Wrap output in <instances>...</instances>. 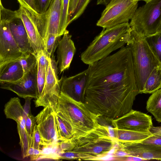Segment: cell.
<instances>
[{
  "label": "cell",
  "instance_id": "6da1fadb",
  "mask_svg": "<svg viewBox=\"0 0 161 161\" xmlns=\"http://www.w3.org/2000/svg\"><path fill=\"white\" fill-rule=\"evenodd\" d=\"M87 69L82 102L91 112L111 122L132 109L139 91L129 47L124 46Z\"/></svg>",
  "mask_w": 161,
  "mask_h": 161
},
{
  "label": "cell",
  "instance_id": "7a4b0ae2",
  "mask_svg": "<svg viewBox=\"0 0 161 161\" xmlns=\"http://www.w3.org/2000/svg\"><path fill=\"white\" fill-rule=\"evenodd\" d=\"M131 31L128 22L103 28L81 53V60L89 65L108 56L128 43Z\"/></svg>",
  "mask_w": 161,
  "mask_h": 161
},
{
  "label": "cell",
  "instance_id": "3957f363",
  "mask_svg": "<svg viewBox=\"0 0 161 161\" xmlns=\"http://www.w3.org/2000/svg\"><path fill=\"white\" fill-rule=\"evenodd\" d=\"M56 112L69 124L73 132L74 139L86 136L100 125L99 116L91 112L82 102L61 93L58 100Z\"/></svg>",
  "mask_w": 161,
  "mask_h": 161
},
{
  "label": "cell",
  "instance_id": "277c9868",
  "mask_svg": "<svg viewBox=\"0 0 161 161\" xmlns=\"http://www.w3.org/2000/svg\"><path fill=\"white\" fill-rule=\"evenodd\" d=\"M74 140L75 147L71 151L75 153L76 160H99L113 150L117 144L108 127L101 125L91 133Z\"/></svg>",
  "mask_w": 161,
  "mask_h": 161
},
{
  "label": "cell",
  "instance_id": "5b68a950",
  "mask_svg": "<svg viewBox=\"0 0 161 161\" xmlns=\"http://www.w3.org/2000/svg\"><path fill=\"white\" fill-rule=\"evenodd\" d=\"M127 46L131 51L139 93H142L148 77L155 67L161 66L160 63L145 38L140 36L131 29Z\"/></svg>",
  "mask_w": 161,
  "mask_h": 161
},
{
  "label": "cell",
  "instance_id": "8992f818",
  "mask_svg": "<svg viewBox=\"0 0 161 161\" xmlns=\"http://www.w3.org/2000/svg\"><path fill=\"white\" fill-rule=\"evenodd\" d=\"M161 20V0H151L136 9L129 23L131 29L145 38L158 32Z\"/></svg>",
  "mask_w": 161,
  "mask_h": 161
},
{
  "label": "cell",
  "instance_id": "52a82bcc",
  "mask_svg": "<svg viewBox=\"0 0 161 161\" xmlns=\"http://www.w3.org/2000/svg\"><path fill=\"white\" fill-rule=\"evenodd\" d=\"M138 2L132 0H111L102 12L97 25L107 28L128 22L135 13Z\"/></svg>",
  "mask_w": 161,
  "mask_h": 161
},
{
  "label": "cell",
  "instance_id": "ba28073f",
  "mask_svg": "<svg viewBox=\"0 0 161 161\" xmlns=\"http://www.w3.org/2000/svg\"><path fill=\"white\" fill-rule=\"evenodd\" d=\"M57 64L54 56L48 58V64L43 90L39 97L34 100L36 107H49L55 112H56L58 100L60 93Z\"/></svg>",
  "mask_w": 161,
  "mask_h": 161
},
{
  "label": "cell",
  "instance_id": "9c48e42d",
  "mask_svg": "<svg viewBox=\"0 0 161 161\" xmlns=\"http://www.w3.org/2000/svg\"><path fill=\"white\" fill-rule=\"evenodd\" d=\"M112 154L114 160H122L125 157H136L148 160H161V146L140 142L117 141Z\"/></svg>",
  "mask_w": 161,
  "mask_h": 161
},
{
  "label": "cell",
  "instance_id": "30bf717a",
  "mask_svg": "<svg viewBox=\"0 0 161 161\" xmlns=\"http://www.w3.org/2000/svg\"><path fill=\"white\" fill-rule=\"evenodd\" d=\"M61 14V0H52L44 13L39 14L36 17L33 15L45 45L47 36L49 34L60 37L59 33Z\"/></svg>",
  "mask_w": 161,
  "mask_h": 161
},
{
  "label": "cell",
  "instance_id": "8fae6325",
  "mask_svg": "<svg viewBox=\"0 0 161 161\" xmlns=\"http://www.w3.org/2000/svg\"><path fill=\"white\" fill-rule=\"evenodd\" d=\"M10 19L9 16L0 14V65L19 59L22 55L10 30Z\"/></svg>",
  "mask_w": 161,
  "mask_h": 161
},
{
  "label": "cell",
  "instance_id": "7c38bea8",
  "mask_svg": "<svg viewBox=\"0 0 161 161\" xmlns=\"http://www.w3.org/2000/svg\"><path fill=\"white\" fill-rule=\"evenodd\" d=\"M55 113L51 108L47 107L36 116L41 137V145L44 147L53 145L58 141Z\"/></svg>",
  "mask_w": 161,
  "mask_h": 161
},
{
  "label": "cell",
  "instance_id": "4fadbf2b",
  "mask_svg": "<svg viewBox=\"0 0 161 161\" xmlns=\"http://www.w3.org/2000/svg\"><path fill=\"white\" fill-rule=\"evenodd\" d=\"M111 123L113 128L144 132L153 126L151 116L132 109Z\"/></svg>",
  "mask_w": 161,
  "mask_h": 161
},
{
  "label": "cell",
  "instance_id": "5bb4252c",
  "mask_svg": "<svg viewBox=\"0 0 161 161\" xmlns=\"http://www.w3.org/2000/svg\"><path fill=\"white\" fill-rule=\"evenodd\" d=\"M37 67L24 74L19 80L14 82H0L1 88L11 91L24 99L31 97L36 99L38 93L37 82Z\"/></svg>",
  "mask_w": 161,
  "mask_h": 161
},
{
  "label": "cell",
  "instance_id": "9a60e30c",
  "mask_svg": "<svg viewBox=\"0 0 161 161\" xmlns=\"http://www.w3.org/2000/svg\"><path fill=\"white\" fill-rule=\"evenodd\" d=\"M88 69L74 75L59 80L60 93L75 100L82 102L86 87Z\"/></svg>",
  "mask_w": 161,
  "mask_h": 161
},
{
  "label": "cell",
  "instance_id": "2e32d148",
  "mask_svg": "<svg viewBox=\"0 0 161 161\" xmlns=\"http://www.w3.org/2000/svg\"><path fill=\"white\" fill-rule=\"evenodd\" d=\"M19 8L20 17L24 24L31 47L37 57L45 52L44 41L39 32L33 16L25 8L21 6Z\"/></svg>",
  "mask_w": 161,
  "mask_h": 161
},
{
  "label": "cell",
  "instance_id": "e0dca14e",
  "mask_svg": "<svg viewBox=\"0 0 161 161\" xmlns=\"http://www.w3.org/2000/svg\"><path fill=\"white\" fill-rule=\"evenodd\" d=\"M16 11L9 21L12 34L22 54L34 53L24 24L20 17V8Z\"/></svg>",
  "mask_w": 161,
  "mask_h": 161
},
{
  "label": "cell",
  "instance_id": "ac0fdd59",
  "mask_svg": "<svg viewBox=\"0 0 161 161\" xmlns=\"http://www.w3.org/2000/svg\"><path fill=\"white\" fill-rule=\"evenodd\" d=\"M71 38V36L66 30L58 43L57 51V62L60 73L69 67L76 51L74 42Z\"/></svg>",
  "mask_w": 161,
  "mask_h": 161
},
{
  "label": "cell",
  "instance_id": "d6986e66",
  "mask_svg": "<svg viewBox=\"0 0 161 161\" xmlns=\"http://www.w3.org/2000/svg\"><path fill=\"white\" fill-rule=\"evenodd\" d=\"M23 68L19 59L0 65V82H14L24 76Z\"/></svg>",
  "mask_w": 161,
  "mask_h": 161
},
{
  "label": "cell",
  "instance_id": "ffe728a7",
  "mask_svg": "<svg viewBox=\"0 0 161 161\" xmlns=\"http://www.w3.org/2000/svg\"><path fill=\"white\" fill-rule=\"evenodd\" d=\"M4 112L7 118L13 119L17 123L26 119L27 115L20 99L17 97L11 98L5 104Z\"/></svg>",
  "mask_w": 161,
  "mask_h": 161
},
{
  "label": "cell",
  "instance_id": "44dd1931",
  "mask_svg": "<svg viewBox=\"0 0 161 161\" xmlns=\"http://www.w3.org/2000/svg\"><path fill=\"white\" fill-rule=\"evenodd\" d=\"M113 129L114 137L117 141L141 142L152 134L150 132H144Z\"/></svg>",
  "mask_w": 161,
  "mask_h": 161
},
{
  "label": "cell",
  "instance_id": "7402d4cb",
  "mask_svg": "<svg viewBox=\"0 0 161 161\" xmlns=\"http://www.w3.org/2000/svg\"><path fill=\"white\" fill-rule=\"evenodd\" d=\"M48 64V58L44 52L37 57V82L38 98L41 95L44 87Z\"/></svg>",
  "mask_w": 161,
  "mask_h": 161
},
{
  "label": "cell",
  "instance_id": "603a6c76",
  "mask_svg": "<svg viewBox=\"0 0 161 161\" xmlns=\"http://www.w3.org/2000/svg\"><path fill=\"white\" fill-rule=\"evenodd\" d=\"M161 88V66L155 67L146 81L142 93H153Z\"/></svg>",
  "mask_w": 161,
  "mask_h": 161
},
{
  "label": "cell",
  "instance_id": "cb8c5ba5",
  "mask_svg": "<svg viewBox=\"0 0 161 161\" xmlns=\"http://www.w3.org/2000/svg\"><path fill=\"white\" fill-rule=\"evenodd\" d=\"M147 110L151 113L158 122L161 123V89L152 93L146 105Z\"/></svg>",
  "mask_w": 161,
  "mask_h": 161
},
{
  "label": "cell",
  "instance_id": "d4e9b609",
  "mask_svg": "<svg viewBox=\"0 0 161 161\" xmlns=\"http://www.w3.org/2000/svg\"><path fill=\"white\" fill-rule=\"evenodd\" d=\"M26 119H23L17 123L18 132L19 136V144L21 147L22 156L23 158L26 157L28 151L31 147V136L29 135L25 129Z\"/></svg>",
  "mask_w": 161,
  "mask_h": 161
},
{
  "label": "cell",
  "instance_id": "484cf974",
  "mask_svg": "<svg viewBox=\"0 0 161 161\" xmlns=\"http://www.w3.org/2000/svg\"><path fill=\"white\" fill-rule=\"evenodd\" d=\"M55 114L58 127V141H61L73 138V132L69 124L59 112H56Z\"/></svg>",
  "mask_w": 161,
  "mask_h": 161
},
{
  "label": "cell",
  "instance_id": "4316f807",
  "mask_svg": "<svg viewBox=\"0 0 161 161\" xmlns=\"http://www.w3.org/2000/svg\"><path fill=\"white\" fill-rule=\"evenodd\" d=\"M19 61L24 74L34 69L37 66V57L33 52L22 54Z\"/></svg>",
  "mask_w": 161,
  "mask_h": 161
},
{
  "label": "cell",
  "instance_id": "83f0119b",
  "mask_svg": "<svg viewBox=\"0 0 161 161\" xmlns=\"http://www.w3.org/2000/svg\"><path fill=\"white\" fill-rule=\"evenodd\" d=\"M152 52L159 61L161 66V32L145 38Z\"/></svg>",
  "mask_w": 161,
  "mask_h": 161
},
{
  "label": "cell",
  "instance_id": "f1b7e54d",
  "mask_svg": "<svg viewBox=\"0 0 161 161\" xmlns=\"http://www.w3.org/2000/svg\"><path fill=\"white\" fill-rule=\"evenodd\" d=\"M62 14L59 28V35H63L69 24V7L70 0H61Z\"/></svg>",
  "mask_w": 161,
  "mask_h": 161
},
{
  "label": "cell",
  "instance_id": "f546056e",
  "mask_svg": "<svg viewBox=\"0 0 161 161\" xmlns=\"http://www.w3.org/2000/svg\"><path fill=\"white\" fill-rule=\"evenodd\" d=\"M59 38L53 34H49L47 35L45 43V52L49 58L54 56V53L58 47Z\"/></svg>",
  "mask_w": 161,
  "mask_h": 161
},
{
  "label": "cell",
  "instance_id": "4dcf8cb0",
  "mask_svg": "<svg viewBox=\"0 0 161 161\" xmlns=\"http://www.w3.org/2000/svg\"><path fill=\"white\" fill-rule=\"evenodd\" d=\"M91 0H79L74 12L70 15L69 24L77 19L83 13Z\"/></svg>",
  "mask_w": 161,
  "mask_h": 161
},
{
  "label": "cell",
  "instance_id": "1f68e13d",
  "mask_svg": "<svg viewBox=\"0 0 161 161\" xmlns=\"http://www.w3.org/2000/svg\"><path fill=\"white\" fill-rule=\"evenodd\" d=\"M21 6L29 11L33 16L36 17L38 15L36 9L34 0H17Z\"/></svg>",
  "mask_w": 161,
  "mask_h": 161
},
{
  "label": "cell",
  "instance_id": "d6a6232c",
  "mask_svg": "<svg viewBox=\"0 0 161 161\" xmlns=\"http://www.w3.org/2000/svg\"><path fill=\"white\" fill-rule=\"evenodd\" d=\"M41 137L36 124L31 135V147L35 149H41Z\"/></svg>",
  "mask_w": 161,
  "mask_h": 161
},
{
  "label": "cell",
  "instance_id": "836d02e7",
  "mask_svg": "<svg viewBox=\"0 0 161 161\" xmlns=\"http://www.w3.org/2000/svg\"><path fill=\"white\" fill-rule=\"evenodd\" d=\"M37 124L36 117L33 116L31 114H29L26 118L25 129L30 135H32L34 128Z\"/></svg>",
  "mask_w": 161,
  "mask_h": 161
},
{
  "label": "cell",
  "instance_id": "e575fe53",
  "mask_svg": "<svg viewBox=\"0 0 161 161\" xmlns=\"http://www.w3.org/2000/svg\"><path fill=\"white\" fill-rule=\"evenodd\" d=\"M58 146L60 152L72 151L75 147V143L72 138L61 141Z\"/></svg>",
  "mask_w": 161,
  "mask_h": 161
},
{
  "label": "cell",
  "instance_id": "d590c367",
  "mask_svg": "<svg viewBox=\"0 0 161 161\" xmlns=\"http://www.w3.org/2000/svg\"><path fill=\"white\" fill-rule=\"evenodd\" d=\"M52 0H34L36 9L39 14L44 13L48 8Z\"/></svg>",
  "mask_w": 161,
  "mask_h": 161
},
{
  "label": "cell",
  "instance_id": "8d00e7d4",
  "mask_svg": "<svg viewBox=\"0 0 161 161\" xmlns=\"http://www.w3.org/2000/svg\"><path fill=\"white\" fill-rule=\"evenodd\" d=\"M141 142L144 144L161 146V135L152 134Z\"/></svg>",
  "mask_w": 161,
  "mask_h": 161
},
{
  "label": "cell",
  "instance_id": "74e56055",
  "mask_svg": "<svg viewBox=\"0 0 161 161\" xmlns=\"http://www.w3.org/2000/svg\"><path fill=\"white\" fill-rule=\"evenodd\" d=\"M43 152L41 149H38L30 147L26 155V157H29L31 160H35L43 155Z\"/></svg>",
  "mask_w": 161,
  "mask_h": 161
},
{
  "label": "cell",
  "instance_id": "f35d334b",
  "mask_svg": "<svg viewBox=\"0 0 161 161\" xmlns=\"http://www.w3.org/2000/svg\"><path fill=\"white\" fill-rule=\"evenodd\" d=\"M32 98L31 97H28L25 99V102L23 107L27 115L31 113L30 109L31 101Z\"/></svg>",
  "mask_w": 161,
  "mask_h": 161
},
{
  "label": "cell",
  "instance_id": "ab89813d",
  "mask_svg": "<svg viewBox=\"0 0 161 161\" xmlns=\"http://www.w3.org/2000/svg\"><path fill=\"white\" fill-rule=\"evenodd\" d=\"M78 1L79 0H70L69 9V18L70 15L74 11L78 4Z\"/></svg>",
  "mask_w": 161,
  "mask_h": 161
},
{
  "label": "cell",
  "instance_id": "60d3db41",
  "mask_svg": "<svg viewBox=\"0 0 161 161\" xmlns=\"http://www.w3.org/2000/svg\"><path fill=\"white\" fill-rule=\"evenodd\" d=\"M150 131L152 134L161 135V126L155 127L153 126L151 128Z\"/></svg>",
  "mask_w": 161,
  "mask_h": 161
},
{
  "label": "cell",
  "instance_id": "b9f144b4",
  "mask_svg": "<svg viewBox=\"0 0 161 161\" xmlns=\"http://www.w3.org/2000/svg\"><path fill=\"white\" fill-rule=\"evenodd\" d=\"M157 32H161V20L159 26L158 30Z\"/></svg>",
  "mask_w": 161,
  "mask_h": 161
},
{
  "label": "cell",
  "instance_id": "7bdbcfd3",
  "mask_svg": "<svg viewBox=\"0 0 161 161\" xmlns=\"http://www.w3.org/2000/svg\"><path fill=\"white\" fill-rule=\"evenodd\" d=\"M132 0L134 1H139L142 0V1H144L146 3H147L148 2H149V1H150L151 0Z\"/></svg>",
  "mask_w": 161,
  "mask_h": 161
}]
</instances>
